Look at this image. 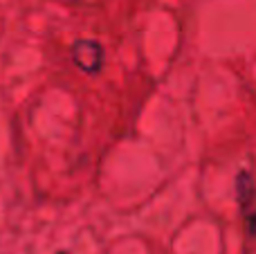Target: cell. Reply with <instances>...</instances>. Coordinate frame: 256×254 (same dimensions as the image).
Here are the masks:
<instances>
[{
  "label": "cell",
  "mask_w": 256,
  "mask_h": 254,
  "mask_svg": "<svg viewBox=\"0 0 256 254\" xmlns=\"http://www.w3.org/2000/svg\"><path fill=\"white\" fill-rule=\"evenodd\" d=\"M72 61L79 70L88 72V74H94V72L102 70L104 66V50L97 40L90 38H79L72 45Z\"/></svg>",
  "instance_id": "2"
},
{
  "label": "cell",
  "mask_w": 256,
  "mask_h": 254,
  "mask_svg": "<svg viewBox=\"0 0 256 254\" xmlns=\"http://www.w3.org/2000/svg\"><path fill=\"white\" fill-rule=\"evenodd\" d=\"M236 198L248 220L250 234L256 236V184L250 171H240L236 176Z\"/></svg>",
  "instance_id": "1"
},
{
  "label": "cell",
  "mask_w": 256,
  "mask_h": 254,
  "mask_svg": "<svg viewBox=\"0 0 256 254\" xmlns=\"http://www.w3.org/2000/svg\"><path fill=\"white\" fill-rule=\"evenodd\" d=\"M58 254H66V252H58Z\"/></svg>",
  "instance_id": "3"
}]
</instances>
